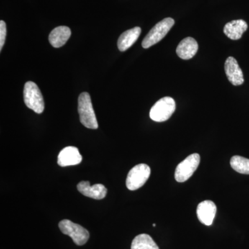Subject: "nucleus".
Wrapping results in <instances>:
<instances>
[{"label":"nucleus","mask_w":249,"mask_h":249,"mask_svg":"<svg viewBox=\"0 0 249 249\" xmlns=\"http://www.w3.org/2000/svg\"><path fill=\"white\" fill-rule=\"evenodd\" d=\"M78 113L81 124L89 129L98 127L97 119L91 103V97L88 92L80 93L78 97Z\"/></svg>","instance_id":"obj_1"},{"label":"nucleus","mask_w":249,"mask_h":249,"mask_svg":"<svg viewBox=\"0 0 249 249\" xmlns=\"http://www.w3.org/2000/svg\"><path fill=\"white\" fill-rule=\"evenodd\" d=\"M24 101L26 106L37 114H42L45 109L43 96L38 86L32 81L24 85Z\"/></svg>","instance_id":"obj_2"},{"label":"nucleus","mask_w":249,"mask_h":249,"mask_svg":"<svg viewBox=\"0 0 249 249\" xmlns=\"http://www.w3.org/2000/svg\"><path fill=\"white\" fill-rule=\"evenodd\" d=\"M175 24V20L171 18H167L157 23L145 36L142 42L144 49L150 48L152 46L160 42L169 32Z\"/></svg>","instance_id":"obj_3"},{"label":"nucleus","mask_w":249,"mask_h":249,"mask_svg":"<svg viewBox=\"0 0 249 249\" xmlns=\"http://www.w3.org/2000/svg\"><path fill=\"white\" fill-rule=\"evenodd\" d=\"M175 109L176 104L173 98H160L150 109V119L156 122H164L171 117Z\"/></svg>","instance_id":"obj_4"},{"label":"nucleus","mask_w":249,"mask_h":249,"mask_svg":"<svg viewBox=\"0 0 249 249\" xmlns=\"http://www.w3.org/2000/svg\"><path fill=\"white\" fill-rule=\"evenodd\" d=\"M58 226L62 233L70 236L76 245H84L89 240V231L79 224L64 219L59 223Z\"/></svg>","instance_id":"obj_5"},{"label":"nucleus","mask_w":249,"mask_h":249,"mask_svg":"<svg viewBox=\"0 0 249 249\" xmlns=\"http://www.w3.org/2000/svg\"><path fill=\"white\" fill-rule=\"evenodd\" d=\"M151 170L146 164L135 165L130 170L126 179V186L130 191H136L143 186L149 178Z\"/></svg>","instance_id":"obj_6"},{"label":"nucleus","mask_w":249,"mask_h":249,"mask_svg":"<svg viewBox=\"0 0 249 249\" xmlns=\"http://www.w3.org/2000/svg\"><path fill=\"white\" fill-rule=\"evenodd\" d=\"M200 163V156L193 154L188 156L179 163L175 170V178L177 181L182 183L191 178Z\"/></svg>","instance_id":"obj_7"},{"label":"nucleus","mask_w":249,"mask_h":249,"mask_svg":"<svg viewBox=\"0 0 249 249\" xmlns=\"http://www.w3.org/2000/svg\"><path fill=\"white\" fill-rule=\"evenodd\" d=\"M224 70L231 83L235 86L243 84L245 81L243 72L239 66L238 62L233 57H229L227 59L224 65Z\"/></svg>","instance_id":"obj_8"},{"label":"nucleus","mask_w":249,"mask_h":249,"mask_svg":"<svg viewBox=\"0 0 249 249\" xmlns=\"http://www.w3.org/2000/svg\"><path fill=\"white\" fill-rule=\"evenodd\" d=\"M217 212V206L213 201L206 200L198 205L196 214L201 223L206 226L212 225Z\"/></svg>","instance_id":"obj_9"},{"label":"nucleus","mask_w":249,"mask_h":249,"mask_svg":"<svg viewBox=\"0 0 249 249\" xmlns=\"http://www.w3.org/2000/svg\"><path fill=\"white\" fill-rule=\"evenodd\" d=\"M82 156L76 147L69 146L62 149L58 157V164L61 167L76 165L81 163Z\"/></svg>","instance_id":"obj_10"},{"label":"nucleus","mask_w":249,"mask_h":249,"mask_svg":"<svg viewBox=\"0 0 249 249\" xmlns=\"http://www.w3.org/2000/svg\"><path fill=\"white\" fill-rule=\"evenodd\" d=\"M77 188L83 196L94 199H103L107 195V190L101 183L90 186L89 181H81L77 185Z\"/></svg>","instance_id":"obj_11"},{"label":"nucleus","mask_w":249,"mask_h":249,"mask_svg":"<svg viewBox=\"0 0 249 249\" xmlns=\"http://www.w3.org/2000/svg\"><path fill=\"white\" fill-rule=\"evenodd\" d=\"M197 42L191 37H186L181 41L177 47V54L183 60H190L196 55L197 52Z\"/></svg>","instance_id":"obj_12"},{"label":"nucleus","mask_w":249,"mask_h":249,"mask_svg":"<svg viewBox=\"0 0 249 249\" xmlns=\"http://www.w3.org/2000/svg\"><path fill=\"white\" fill-rule=\"evenodd\" d=\"M248 29V24L243 19H237L227 23L224 28V33L229 38L237 40L240 39Z\"/></svg>","instance_id":"obj_13"},{"label":"nucleus","mask_w":249,"mask_h":249,"mask_svg":"<svg viewBox=\"0 0 249 249\" xmlns=\"http://www.w3.org/2000/svg\"><path fill=\"white\" fill-rule=\"evenodd\" d=\"M71 34V29L65 26L55 28L49 34V42L55 48H60L66 44Z\"/></svg>","instance_id":"obj_14"},{"label":"nucleus","mask_w":249,"mask_h":249,"mask_svg":"<svg viewBox=\"0 0 249 249\" xmlns=\"http://www.w3.org/2000/svg\"><path fill=\"white\" fill-rule=\"evenodd\" d=\"M141 33L142 29L139 27L124 31L118 40V48L121 52H124L130 48L138 40Z\"/></svg>","instance_id":"obj_15"},{"label":"nucleus","mask_w":249,"mask_h":249,"mask_svg":"<svg viewBox=\"0 0 249 249\" xmlns=\"http://www.w3.org/2000/svg\"><path fill=\"white\" fill-rule=\"evenodd\" d=\"M131 249H160L153 239L147 234L137 235L132 241Z\"/></svg>","instance_id":"obj_16"},{"label":"nucleus","mask_w":249,"mask_h":249,"mask_svg":"<svg viewBox=\"0 0 249 249\" xmlns=\"http://www.w3.org/2000/svg\"><path fill=\"white\" fill-rule=\"evenodd\" d=\"M232 169L237 173L249 175V160L240 156H234L231 160Z\"/></svg>","instance_id":"obj_17"},{"label":"nucleus","mask_w":249,"mask_h":249,"mask_svg":"<svg viewBox=\"0 0 249 249\" xmlns=\"http://www.w3.org/2000/svg\"><path fill=\"white\" fill-rule=\"evenodd\" d=\"M6 37V23L3 20L0 21V51H1L5 43Z\"/></svg>","instance_id":"obj_18"}]
</instances>
